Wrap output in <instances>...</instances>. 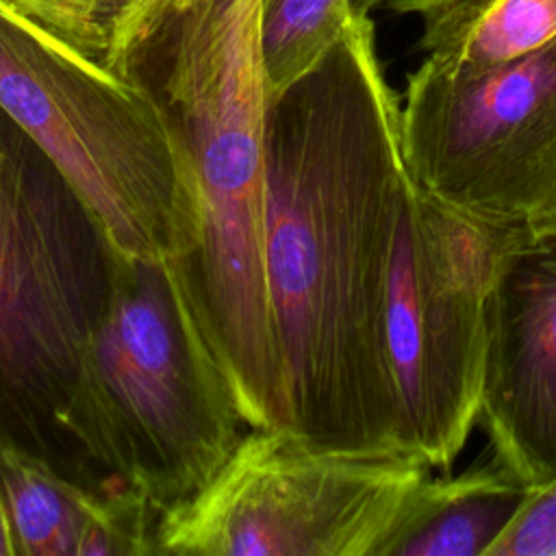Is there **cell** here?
I'll use <instances>...</instances> for the list:
<instances>
[{"label": "cell", "mask_w": 556, "mask_h": 556, "mask_svg": "<svg viewBox=\"0 0 556 556\" xmlns=\"http://www.w3.org/2000/svg\"><path fill=\"white\" fill-rule=\"evenodd\" d=\"M265 154V274L287 430L413 456L384 339L408 169L369 13L354 11L328 52L271 98Z\"/></svg>", "instance_id": "cell-1"}, {"label": "cell", "mask_w": 556, "mask_h": 556, "mask_svg": "<svg viewBox=\"0 0 556 556\" xmlns=\"http://www.w3.org/2000/svg\"><path fill=\"white\" fill-rule=\"evenodd\" d=\"M265 0H189L122 76L156 100L195 213L172 269L248 428H287V384L265 274V148L271 104Z\"/></svg>", "instance_id": "cell-2"}, {"label": "cell", "mask_w": 556, "mask_h": 556, "mask_svg": "<svg viewBox=\"0 0 556 556\" xmlns=\"http://www.w3.org/2000/svg\"><path fill=\"white\" fill-rule=\"evenodd\" d=\"M117 258L87 204L0 109V434L96 493L135 486L93 371Z\"/></svg>", "instance_id": "cell-3"}, {"label": "cell", "mask_w": 556, "mask_h": 556, "mask_svg": "<svg viewBox=\"0 0 556 556\" xmlns=\"http://www.w3.org/2000/svg\"><path fill=\"white\" fill-rule=\"evenodd\" d=\"M0 109L54 163L124 258L178 265L195 213L152 93L0 9Z\"/></svg>", "instance_id": "cell-4"}, {"label": "cell", "mask_w": 556, "mask_h": 556, "mask_svg": "<svg viewBox=\"0 0 556 556\" xmlns=\"http://www.w3.org/2000/svg\"><path fill=\"white\" fill-rule=\"evenodd\" d=\"M430 467L408 454L317 445L250 428L217 473L163 513L154 554L380 556Z\"/></svg>", "instance_id": "cell-5"}, {"label": "cell", "mask_w": 556, "mask_h": 556, "mask_svg": "<svg viewBox=\"0 0 556 556\" xmlns=\"http://www.w3.org/2000/svg\"><path fill=\"white\" fill-rule=\"evenodd\" d=\"M93 371L124 473L161 517L250 430L165 263L117 258Z\"/></svg>", "instance_id": "cell-6"}, {"label": "cell", "mask_w": 556, "mask_h": 556, "mask_svg": "<svg viewBox=\"0 0 556 556\" xmlns=\"http://www.w3.org/2000/svg\"><path fill=\"white\" fill-rule=\"evenodd\" d=\"M526 226L456 211L406 174L384 339L408 452L430 469L450 467L478 421L491 291Z\"/></svg>", "instance_id": "cell-7"}, {"label": "cell", "mask_w": 556, "mask_h": 556, "mask_svg": "<svg viewBox=\"0 0 556 556\" xmlns=\"http://www.w3.org/2000/svg\"><path fill=\"white\" fill-rule=\"evenodd\" d=\"M400 128L424 191L480 219L532 222L556 195V41L480 70L424 59Z\"/></svg>", "instance_id": "cell-8"}, {"label": "cell", "mask_w": 556, "mask_h": 556, "mask_svg": "<svg viewBox=\"0 0 556 556\" xmlns=\"http://www.w3.org/2000/svg\"><path fill=\"white\" fill-rule=\"evenodd\" d=\"M478 421L493 458L532 491L556 482V230L528 224L500 265Z\"/></svg>", "instance_id": "cell-9"}, {"label": "cell", "mask_w": 556, "mask_h": 556, "mask_svg": "<svg viewBox=\"0 0 556 556\" xmlns=\"http://www.w3.org/2000/svg\"><path fill=\"white\" fill-rule=\"evenodd\" d=\"M534 491L491 458L458 476L426 478L380 556H489Z\"/></svg>", "instance_id": "cell-10"}, {"label": "cell", "mask_w": 556, "mask_h": 556, "mask_svg": "<svg viewBox=\"0 0 556 556\" xmlns=\"http://www.w3.org/2000/svg\"><path fill=\"white\" fill-rule=\"evenodd\" d=\"M419 20V50L439 65L480 70L556 41V0H391Z\"/></svg>", "instance_id": "cell-11"}, {"label": "cell", "mask_w": 556, "mask_h": 556, "mask_svg": "<svg viewBox=\"0 0 556 556\" xmlns=\"http://www.w3.org/2000/svg\"><path fill=\"white\" fill-rule=\"evenodd\" d=\"M93 495L0 434V504L15 556H76Z\"/></svg>", "instance_id": "cell-12"}, {"label": "cell", "mask_w": 556, "mask_h": 556, "mask_svg": "<svg viewBox=\"0 0 556 556\" xmlns=\"http://www.w3.org/2000/svg\"><path fill=\"white\" fill-rule=\"evenodd\" d=\"M161 513L137 486L96 493L76 556H148Z\"/></svg>", "instance_id": "cell-13"}, {"label": "cell", "mask_w": 556, "mask_h": 556, "mask_svg": "<svg viewBox=\"0 0 556 556\" xmlns=\"http://www.w3.org/2000/svg\"><path fill=\"white\" fill-rule=\"evenodd\" d=\"M124 0H0V9L26 20L72 50L104 63L113 20Z\"/></svg>", "instance_id": "cell-14"}, {"label": "cell", "mask_w": 556, "mask_h": 556, "mask_svg": "<svg viewBox=\"0 0 556 556\" xmlns=\"http://www.w3.org/2000/svg\"><path fill=\"white\" fill-rule=\"evenodd\" d=\"M489 556H556V482L534 491Z\"/></svg>", "instance_id": "cell-15"}, {"label": "cell", "mask_w": 556, "mask_h": 556, "mask_svg": "<svg viewBox=\"0 0 556 556\" xmlns=\"http://www.w3.org/2000/svg\"><path fill=\"white\" fill-rule=\"evenodd\" d=\"M532 228L536 230H556V195L552 198V202L532 219L528 222Z\"/></svg>", "instance_id": "cell-16"}, {"label": "cell", "mask_w": 556, "mask_h": 556, "mask_svg": "<svg viewBox=\"0 0 556 556\" xmlns=\"http://www.w3.org/2000/svg\"><path fill=\"white\" fill-rule=\"evenodd\" d=\"M0 556H15L13 536H11V530H9L2 504H0Z\"/></svg>", "instance_id": "cell-17"}, {"label": "cell", "mask_w": 556, "mask_h": 556, "mask_svg": "<svg viewBox=\"0 0 556 556\" xmlns=\"http://www.w3.org/2000/svg\"><path fill=\"white\" fill-rule=\"evenodd\" d=\"M391 0H354V11H361V13H371L374 9L382 7V4H389Z\"/></svg>", "instance_id": "cell-18"}]
</instances>
